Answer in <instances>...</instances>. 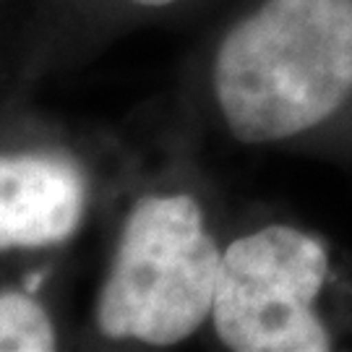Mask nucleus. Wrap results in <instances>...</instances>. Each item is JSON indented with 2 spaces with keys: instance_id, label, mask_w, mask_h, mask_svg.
<instances>
[{
  "instance_id": "f257e3e1",
  "label": "nucleus",
  "mask_w": 352,
  "mask_h": 352,
  "mask_svg": "<svg viewBox=\"0 0 352 352\" xmlns=\"http://www.w3.org/2000/svg\"><path fill=\"white\" fill-rule=\"evenodd\" d=\"M173 110L204 141L352 167V0H240Z\"/></svg>"
},
{
  "instance_id": "6e6552de",
  "label": "nucleus",
  "mask_w": 352,
  "mask_h": 352,
  "mask_svg": "<svg viewBox=\"0 0 352 352\" xmlns=\"http://www.w3.org/2000/svg\"><path fill=\"white\" fill-rule=\"evenodd\" d=\"M26 8H29V0H26Z\"/></svg>"
},
{
  "instance_id": "423d86ee",
  "label": "nucleus",
  "mask_w": 352,
  "mask_h": 352,
  "mask_svg": "<svg viewBox=\"0 0 352 352\" xmlns=\"http://www.w3.org/2000/svg\"><path fill=\"white\" fill-rule=\"evenodd\" d=\"M45 269L29 279H0V352H52L63 347V331L50 300L37 289Z\"/></svg>"
},
{
  "instance_id": "39448f33",
  "label": "nucleus",
  "mask_w": 352,
  "mask_h": 352,
  "mask_svg": "<svg viewBox=\"0 0 352 352\" xmlns=\"http://www.w3.org/2000/svg\"><path fill=\"white\" fill-rule=\"evenodd\" d=\"M214 0H29L24 87L76 74L115 42L149 26L180 21Z\"/></svg>"
},
{
  "instance_id": "7ed1b4c3",
  "label": "nucleus",
  "mask_w": 352,
  "mask_h": 352,
  "mask_svg": "<svg viewBox=\"0 0 352 352\" xmlns=\"http://www.w3.org/2000/svg\"><path fill=\"white\" fill-rule=\"evenodd\" d=\"M201 342L222 352H352V248L292 214H232Z\"/></svg>"
},
{
  "instance_id": "20e7f679",
  "label": "nucleus",
  "mask_w": 352,
  "mask_h": 352,
  "mask_svg": "<svg viewBox=\"0 0 352 352\" xmlns=\"http://www.w3.org/2000/svg\"><path fill=\"white\" fill-rule=\"evenodd\" d=\"M128 141L78 133L32 107H0V261L55 258L104 217Z\"/></svg>"
},
{
  "instance_id": "f03ea898",
  "label": "nucleus",
  "mask_w": 352,
  "mask_h": 352,
  "mask_svg": "<svg viewBox=\"0 0 352 352\" xmlns=\"http://www.w3.org/2000/svg\"><path fill=\"white\" fill-rule=\"evenodd\" d=\"M107 253L84 340L102 350H175L204 340L232 214L204 162V139L173 110L131 144L104 212Z\"/></svg>"
},
{
  "instance_id": "0eeeda50",
  "label": "nucleus",
  "mask_w": 352,
  "mask_h": 352,
  "mask_svg": "<svg viewBox=\"0 0 352 352\" xmlns=\"http://www.w3.org/2000/svg\"><path fill=\"white\" fill-rule=\"evenodd\" d=\"M26 0H0V107L32 100L24 87Z\"/></svg>"
}]
</instances>
